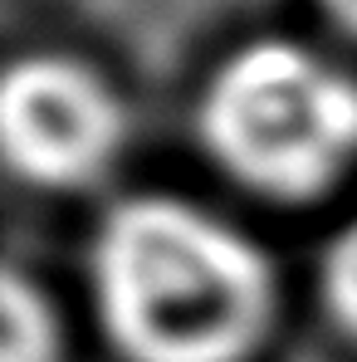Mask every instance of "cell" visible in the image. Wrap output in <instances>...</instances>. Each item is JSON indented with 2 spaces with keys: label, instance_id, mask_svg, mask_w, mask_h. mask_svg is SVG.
Masks as SVG:
<instances>
[{
  "label": "cell",
  "instance_id": "obj_1",
  "mask_svg": "<svg viewBox=\"0 0 357 362\" xmlns=\"http://www.w3.org/2000/svg\"><path fill=\"white\" fill-rule=\"evenodd\" d=\"M93 299L132 362H235L269 318V264L230 221L132 196L93 235Z\"/></svg>",
  "mask_w": 357,
  "mask_h": 362
},
{
  "label": "cell",
  "instance_id": "obj_2",
  "mask_svg": "<svg viewBox=\"0 0 357 362\" xmlns=\"http://www.w3.org/2000/svg\"><path fill=\"white\" fill-rule=\"evenodd\" d=\"M201 137L230 177L308 196L357 157V78L294 40H254L216 69Z\"/></svg>",
  "mask_w": 357,
  "mask_h": 362
},
{
  "label": "cell",
  "instance_id": "obj_3",
  "mask_svg": "<svg viewBox=\"0 0 357 362\" xmlns=\"http://www.w3.org/2000/svg\"><path fill=\"white\" fill-rule=\"evenodd\" d=\"M5 152L20 177L74 186L108 167L122 137L118 98L69 59H20L5 78Z\"/></svg>",
  "mask_w": 357,
  "mask_h": 362
},
{
  "label": "cell",
  "instance_id": "obj_4",
  "mask_svg": "<svg viewBox=\"0 0 357 362\" xmlns=\"http://www.w3.org/2000/svg\"><path fill=\"white\" fill-rule=\"evenodd\" d=\"M54 358V318L25 274L5 279V362H49Z\"/></svg>",
  "mask_w": 357,
  "mask_h": 362
},
{
  "label": "cell",
  "instance_id": "obj_5",
  "mask_svg": "<svg viewBox=\"0 0 357 362\" xmlns=\"http://www.w3.org/2000/svg\"><path fill=\"white\" fill-rule=\"evenodd\" d=\"M323 289H328V303H333L338 323H343L348 333H357V221L333 240V250H328Z\"/></svg>",
  "mask_w": 357,
  "mask_h": 362
},
{
  "label": "cell",
  "instance_id": "obj_6",
  "mask_svg": "<svg viewBox=\"0 0 357 362\" xmlns=\"http://www.w3.org/2000/svg\"><path fill=\"white\" fill-rule=\"evenodd\" d=\"M323 10H328L343 30H353V35H357V0H323Z\"/></svg>",
  "mask_w": 357,
  "mask_h": 362
}]
</instances>
